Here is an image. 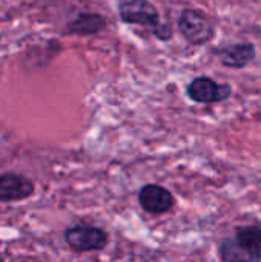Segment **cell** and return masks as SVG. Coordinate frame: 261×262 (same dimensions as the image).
<instances>
[{
    "label": "cell",
    "instance_id": "obj_10",
    "mask_svg": "<svg viewBox=\"0 0 261 262\" xmlns=\"http://www.w3.org/2000/svg\"><path fill=\"white\" fill-rule=\"evenodd\" d=\"M237 241H240L243 246L261 253V226H248L242 227L235 233Z\"/></svg>",
    "mask_w": 261,
    "mask_h": 262
},
{
    "label": "cell",
    "instance_id": "obj_3",
    "mask_svg": "<svg viewBox=\"0 0 261 262\" xmlns=\"http://www.w3.org/2000/svg\"><path fill=\"white\" fill-rule=\"evenodd\" d=\"M120 20L129 25H140L154 29L160 23L157 8L148 0H122L118 3Z\"/></svg>",
    "mask_w": 261,
    "mask_h": 262
},
{
    "label": "cell",
    "instance_id": "obj_5",
    "mask_svg": "<svg viewBox=\"0 0 261 262\" xmlns=\"http://www.w3.org/2000/svg\"><path fill=\"white\" fill-rule=\"evenodd\" d=\"M35 192L34 181L15 172L0 173V203H20Z\"/></svg>",
    "mask_w": 261,
    "mask_h": 262
},
{
    "label": "cell",
    "instance_id": "obj_9",
    "mask_svg": "<svg viewBox=\"0 0 261 262\" xmlns=\"http://www.w3.org/2000/svg\"><path fill=\"white\" fill-rule=\"evenodd\" d=\"M106 26V20L103 15L95 12H80L72 21L68 23L66 31L69 34L77 35H92L100 32Z\"/></svg>",
    "mask_w": 261,
    "mask_h": 262
},
{
    "label": "cell",
    "instance_id": "obj_2",
    "mask_svg": "<svg viewBox=\"0 0 261 262\" xmlns=\"http://www.w3.org/2000/svg\"><path fill=\"white\" fill-rule=\"evenodd\" d=\"M178 29L191 45L200 46L211 41L214 28L209 18L197 9H185L178 18Z\"/></svg>",
    "mask_w": 261,
    "mask_h": 262
},
{
    "label": "cell",
    "instance_id": "obj_11",
    "mask_svg": "<svg viewBox=\"0 0 261 262\" xmlns=\"http://www.w3.org/2000/svg\"><path fill=\"white\" fill-rule=\"evenodd\" d=\"M152 34L160 38V40H169L172 37V29L169 25H165V23H158L154 29H151Z\"/></svg>",
    "mask_w": 261,
    "mask_h": 262
},
{
    "label": "cell",
    "instance_id": "obj_1",
    "mask_svg": "<svg viewBox=\"0 0 261 262\" xmlns=\"http://www.w3.org/2000/svg\"><path fill=\"white\" fill-rule=\"evenodd\" d=\"M63 239L66 246L77 253L100 252L109 243V236L103 229L86 224H75L68 227L63 233Z\"/></svg>",
    "mask_w": 261,
    "mask_h": 262
},
{
    "label": "cell",
    "instance_id": "obj_7",
    "mask_svg": "<svg viewBox=\"0 0 261 262\" xmlns=\"http://www.w3.org/2000/svg\"><path fill=\"white\" fill-rule=\"evenodd\" d=\"M214 54L226 68L242 69L246 68L257 55V49L252 43H232L218 46Z\"/></svg>",
    "mask_w": 261,
    "mask_h": 262
},
{
    "label": "cell",
    "instance_id": "obj_8",
    "mask_svg": "<svg viewBox=\"0 0 261 262\" xmlns=\"http://www.w3.org/2000/svg\"><path fill=\"white\" fill-rule=\"evenodd\" d=\"M218 256L223 262H261V253L243 246L237 238H226L218 246Z\"/></svg>",
    "mask_w": 261,
    "mask_h": 262
},
{
    "label": "cell",
    "instance_id": "obj_6",
    "mask_svg": "<svg viewBox=\"0 0 261 262\" xmlns=\"http://www.w3.org/2000/svg\"><path fill=\"white\" fill-rule=\"evenodd\" d=\"M138 203L146 213L162 215L172 209L175 200L166 187L158 184H145L138 192Z\"/></svg>",
    "mask_w": 261,
    "mask_h": 262
},
{
    "label": "cell",
    "instance_id": "obj_4",
    "mask_svg": "<svg viewBox=\"0 0 261 262\" xmlns=\"http://www.w3.org/2000/svg\"><path fill=\"white\" fill-rule=\"evenodd\" d=\"M188 97L195 103H220L232 95V88L228 83H217L209 77H197L186 88Z\"/></svg>",
    "mask_w": 261,
    "mask_h": 262
}]
</instances>
